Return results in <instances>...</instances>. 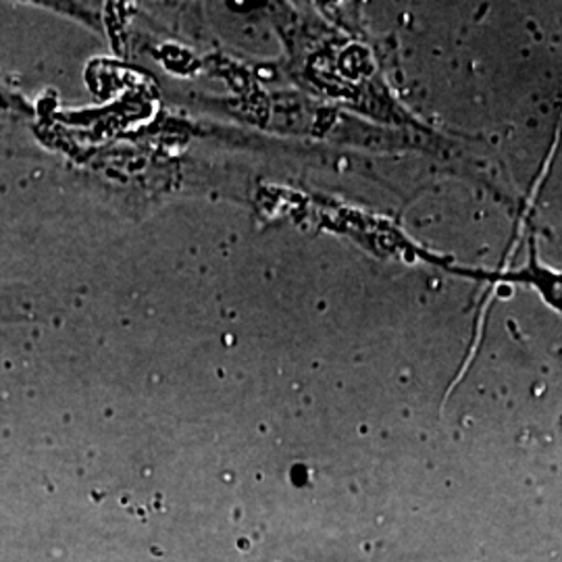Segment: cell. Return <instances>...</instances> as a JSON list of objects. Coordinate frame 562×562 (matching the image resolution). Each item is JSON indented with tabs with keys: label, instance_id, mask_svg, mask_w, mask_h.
Returning a JSON list of instances; mask_svg holds the SVG:
<instances>
[{
	"label": "cell",
	"instance_id": "cell-1",
	"mask_svg": "<svg viewBox=\"0 0 562 562\" xmlns=\"http://www.w3.org/2000/svg\"><path fill=\"white\" fill-rule=\"evenodd\" d=\"M531 280L536 281V285L542 290L548 301L562 308V273L533 267Z\"/></svg>",
	"mask_w": 562,
	"mask_h": 562
}]
</instances>
